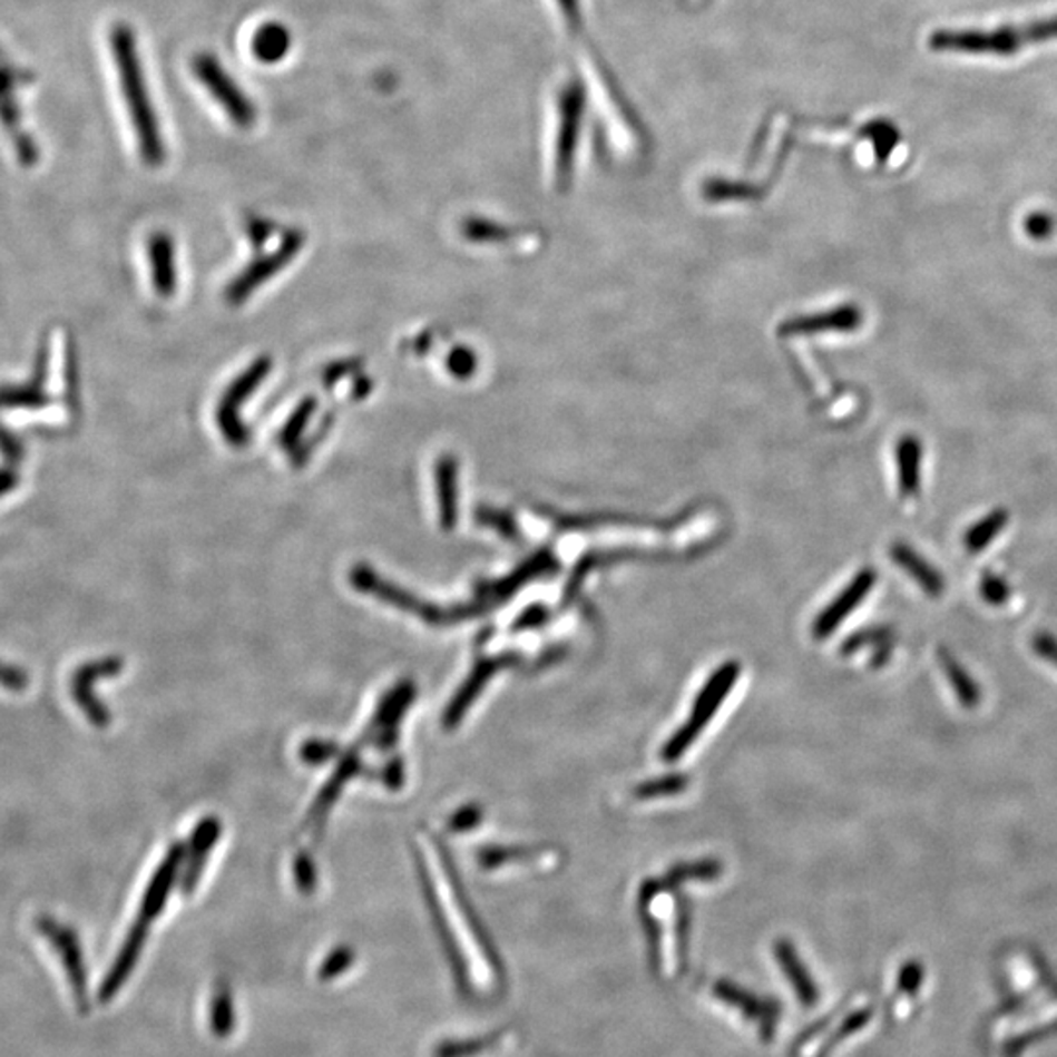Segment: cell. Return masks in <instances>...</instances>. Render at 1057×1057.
<instances>
[{"instance_id":"6da1fadb","label":"cell","mask_w":1057,"mask_h":1057,"mask_svg":"<svg viewBox=\"0 0 1057 1057\" xmlns=\"http://www.w3.org/2000/svg\"><path fill=\"white\" fill-rule=\"evenodd\" d=\"M110 51L114 65L120 79L121 97L128 108L131 128L138 138L141 159L157 167L165 162V141H163L162 124L155 112L154 100L147 89L146 74L139 57L138 36L131 26L126 22H116L110 28Z\"/></svg>"},{"instance_id":"7a4b0ae2","label":"cell","mask_w":1057,"mask_h":1057,"mask_svg":"<svg viewBox=\"0 0 1057 1057\" xmlns=\"http://www.w3.org/2000/svg\"><path fill=\"white\" fill-rule=\"evenodd\" d=\"M190 69L194 77L208 90L227 118L234 121L237 128L249 129L257 121V108L253 105L245 90L227 74L218 57L208 51L196 53L190 59Z\"/></svg>"},{"instance_id":"3957f363","label":"cell","mask_w":1057,"mask_h":1057,"mask_svg":"<svg viewBox=\"0 0 1057 1057\" xmlns=\"http://www.w3.org/2000/svg\"><path fill=\"white\" fill-rule=\"evenodd\" d=\"M738 672H741L738 664L728 663L725 664V666H721V668L711 676L709 682L703 687L702 694L695 699L694 711H692V715L687 718L686 725L682 726L679 731H676V735L672 736L671 743L664 746V760H668V762L678 760L679 756L694 744L695 738L699 736L705 725L709 723V718L715 715L718 705L723 703L728 692L735 686Z\"/></svg>"},{"instance_id":"277c9868","label":"cell","mask_w":1057,"mask_h":1057,"mask_svg":"<svg viewBox=\"0 0 1057 1057\" xmlns=\"http://www.w3.org/2000/svg\"><path fill=\"white\" fill-rule=\"evenodd\" d=\"M929 46L932 51L1009 57L1025 40L1020 26H1002L997 30H938L930 36Z\"/></svg>"},{"instance_id":"5b68a950","label":"cell","mask_w":1057,"mask_h":1057,"mask_svg":"<svg viewBox=\"0 0 1057 1057\" xmlns=\"http://www.w3.org/2000/svg\"><path fill=\"white\" fill-rule=\"evenodd\" d=\"M38 930L48 938L49 945L56 948L61 956L65 973L74 987L75 999L79 1002L82 1012L89 1010V987H87V968L82 960L81 942L74 929L63 927L61 922L41 917L38 919Z\"/></svg>"},{"instance_id":"8992f818","label":"cell","mask_w":1057,"mask_h":1057,"mask_svg":"<svg viewBox=\"0 0 1057 1057\" xmlns=\"http://www.w3.org/2000/svg\"><path fill=\"white\" fill-rule=\"evenodd\" d=\"M121 668H124L121 658L110 656V658H102V660H95V663L82 664L81 668L75 671L74 679H71V694H74L75 703L89 717L90 723L98 726V728L110 725V711L106 709L105 703L100 702L95 695L92 684L97 679L112 678L116 674H120Z\"/></svg>"},{"instance_id":"52a82bcc","label":"cell","mask_w":1057,"mask_h":1057,"mask_svg":"<svg viewBox=\"0 0 1057 1057\" xmlns=\"http://www.w3.org/2000/svg\"><path fill=\"white\" fill-rule=\"evenodd\" d=\"M147 932H149V922L138 919V922L129 930L118 958L114 960L112 968L106 973L105 981L98 989V1001H112L114 995H118L124 983L128 981L146 945Z\"/></svg>"},{"instance_id":"ba28073f","label":"cell","mask_w":1057,"mask_h":1057,"mask_svg":"<svg viewBox=\"0 0 1057 1057\" xmlns=\"http://www.w3.org/2000/svg\"><path fill=\"white\" fill-rule=\"evenodd\" d=\"M875 580H878V576H875L872 568H865V570L858 574L854 580L848 584L846 589L840 594L839 598L834 599L831 606L826 607L823 614L816 617L815 629H813L815 630V637L824 638L834 633L840 623L844 622L848 615L852 614L855 607L864 601L865 596L875 586Z\"/></svg>"},{"instance_id":"9c48e42d","label":"cell","mask_w":1057,"mask_h":1057,"mask_svg":"<svg viewBox=\"0 0 1057 1057\" xmlns=\"http://www.w3.org/2000/svg\"><path fill=\"white\" fill-rule=\"evenodd\" d=\"M864 322L862 310L852 304L834 307L824 314L805 315V317H795L782 325L780 333L782 335H815V333L829 332H855Z\"/></svg>"},{"instance_id":"30bf717a","label":"cell","mask_w":1057,"mask_h":1057,"mask_svg":"<svg viewBox=\"0 0 1057 1057\" xmlns=\"http://www.w3.org/2000/svg\"><path fill=\"white\" fill-rule=\"evenodd\" d=\"M46 376H48V349L41 348L36 356L32 379L17 386L0 388V408L9 410H43L51 404V398L46 392Z\"/></svg>"},{"instance_id":"8fae6325","label":"cell","mask_w":1057,"mask_h":1057,"mask_svg":"<svg viewBox=\"0 0 1057 1057\" xmlns=\"http://www.w3.org/2000/svg\"><path fill=\"white\" fill-rule=\"evenodd\" d=\"M891 558L895 560L899 568L911 576L912 580L919 584L920 588L929 594L930 598H940L946 588L945 576L938 572L929 560L920 557L917 550L909 547L907 542H895L891 547Z\"/></svg>"},{"instance_id":"7c38bea8","label":"cell","mask_w":1057,"mask_h":1057,"mask_svg":"<svg viewBox=\"0 0 1057 1057\" xmlns=\"http://www.w3.org/2000/svg\"><path fill=\"white\" fill-rule=\"evenodd\" d=\"M897 478L899 493L903 498H914L920 492V470H922V443L919 437L904 435L895 447Z\"/></svg>"},{"instance_id":"4fadbf2b","label":"cell","mask_w":1057,"mask_h":1057,"mask_svg":"<svg viewBox=\"0 0 1057 1057\" xmlns=\"http://www.w3.org/2000/svg\"><path fill=\"white\" fill-rule=\"evenodd\" d=\"M292 33L281 22H265L258 26L251 38V53L265 65H276L291 53Z\"/></svg>"},{"instance_id":"5bb4252c","label":"cell","mask_w":1057,"mask_h":1057,"mask_svg":"<svg viewBox=\"0 0 1057 1057\" xmlns=\"http://www.w3.org/2000/svg\"><path fill=\"white\" fill-rule=\"evenodd\" d=\"M178 862H180V848L175 846L170 850V854L167 855V860L163 862L162 868L155 873L151 885L147 888L146 897H144V901H141L139 919L146 920V922L151 924V920L162 912L163 904H165L167 897H169V889L170 885H173V880H175Z\"/></svg>"},{"instance_id":"9a60e30c","label":"cell","mask_w":1057,"mask_h":1057,"mask_svg":"<svg viewBox=\"0 0 1057 1057\" xmlns=\"http://www.w3.org/2000/svg\"><path fill=\"white\" fill-rule=\"evenodd\" d=\"M938 660H940V666L945 671V676L950 686H952L953 694L958 697V702L961 703V707L966 709H973L981 702V689L977 686L973 678L969 676L968 671L961 666L952 654L948 650H940L938 653Z\"/></svg>"},{"instance_id":"2e32d148","label":"cell","mask_w":1057,"mask_h":1057,"mask_svg":"<svg viewBox=\"0 0 1057 1057\" xmlns=\"http://www.w3.org/2000/svg\"><path fill=\"white\" fill-rule=\"evenodd\" d=\"M506 663H508V660H503V658H501V660H486V663L478 666L477 671L472 672V676H470L469 682H467V686L460 689V694L454 697V702H452L451 707L447 711L444 725L452 726L459 723L460 715L469 709L470 703L474 702V697L482 692L486 682L492 678L493 672L498 671V668Z\"/></svg>"},{"instance_id":"e0dca14e","label":"cell","mask_w":1057,"mask_h":1057,"mask_svg":"<svg viewBox=\"0 0 1057 1057\" xmlns=\"http://www.w3.org/2000/svg\"><path fill=\"white\" fill-rule=\"evenodd\" d=\"M1009 523V513L1007 509L997 508L989 511L983 519H979L969 527L963 537V545L971 555H977L987 549L991 542L1002 534V529Z\"/></svg>"},{"instance_id":"ac0fdd59","label":"cell","mask_w":1057,"mask_h":1057,"mask_svg":"<svg viewBox=\"0 0 1057 1057\" xmlns=\"http://www.w3.org/2000/svg\"><path fill=\"white\" fill-rule=\"evenodd\" d=\"M715 994L718 995V999L726 1001V1005H733L736 1009L743 1010L744 1015L751 1018L752 1022H756L760 1028L774 1025L772 1009L760 1005L762 1001H756L751 995L736 989L735 985H717Z\"/></svg>"},{"instance_id":"d6986e66","label":"cell","mask_w":1057,"mask_h":1057,"mask_svg":"<svg viewBox=\"0 0 1057 1057\" xmlns=\"http://www.w3.org/2000/svg\"><path fill=\"white\" fill-rule=\"evenodd\" d=\"M235 1028V1007L232 991L226 985H218L216 991L212 995L211 1001V1030L216 1038L224 1040L229 1038Z\"/></svg>"},{"instance_id":"ffe728a7","label":"cell","mask_w":1057,"mask_h":1057,"mask_svg":"<svg viewBox=\"0 0 1057 1057\" xmlns=\"http://www.w3.org/2000/svg\"><path fill=\"white\" fill-rule=\"evenodd\" d=\"M775 953H777V960L782 963L785 976L790 977L791 983L795 985V991L800 995L801 1001H805L803 1005H808V1001H813V999H815V987L811 983L805 968L801 966L800 958H797V953L793 950V946L787 945V942H780L777 948H775Z\"/></svg>"},{"instance_id":"44dd1931","label":"cell","mask_w":1057,"mask_h":1057,"mask_svg":"<svg viewBox=\"0 0 1057 1057\" xmlns=\"http://www.w3.org/2000/svg\"><path fill=\"white\" fill-rule=\"evenodd\" d=\"M500 1041V1034L485 1036V1038H467V1040H443L437 1044L433 1057H474L485 1054Z\"/></svg>"},{"instance_id":"7402d4cb","label":"cell","mask_w":1057,"mask_h":1057,"mask_svg":"<svg viewBox=\"0 0 1057 1057\" xmlns=\"http://www.w3.org/2000/svg\"><path fill=\"white\" fill-rule=\"evenodd\" d=\"M718 873H721V865L713 862V860H705V862H697V864H682L672 868V872L666 875L664 883L672 888V885H678L684 881L715 880Z\"/></svg>"},{"instance_id":"603a6c76","label":"cell","mask_w":1057,"mask_h":1057,"mask_svg":"<svg viewBox=\"0 0 1057 1057\" xmlns=\"http://www.w3.org/2000/svg\"><path fill=\"white\" fill-rule=\"evenodd\" d=\"M686 783L687 780L684 775H666V777H658V780H653V782H645L643 785H638L635 793H637L638 800H654V797L674 795V793L686 790Z\"/></svg>"},{"instance_id":"cb8c5ba5","label":"cell","mask_w":1057,"mask_h":1057,"mask_svg":"<svg viewBox=\"0 0 1057 1057\" xmlns=\"http://www.w3.org/2000/svg\"><path fill=\"white\" fill-rule=\"evenodd\" d=\"M355 963V952L348 948V946H340L335 948L325 960H323L322 966H320V971H317V977L322 981H330V979H335L340 977L349 966Z\"/></svg>"},{"instance_id":"d4e9b609","label":"cell","mask_w":1057,"mask_h":1057,"mask_svg":"<svg viewBox=\"0 0 1057 1057\" xmlns=\"http://www.w3.org/2000/svg\"><path fill=\"white\" fill-rule=\"evenodd\" d=\"M870 136L873 138V146H875V154L880 157V162H888L889 154L895 149L897 141H899V134L893 128V124H889V121L872 124Z\"/></svg>"},{"instance_id":"484cf974","label":"cell","mask_w":1057,"mask_h":1057,"mask_svg":"<svg viewBox=\"0 0 1057 1057\" xmlns=\"http://www.w3.org/2000/svg\"><path fill=\"white\" fill-rule=\"evenodd\" d=\"M979 591L989 606H1002L1010 599L1009 584L997 574H985L979 581Z\"/></svg>"},{"instance_id":"4316f807","label":"cell","mask_w":1057,"mask_h":1057,"mask_svg":"<svg viewBox=\"0 0 1057 1057\" xmlns=\"http://www.w3.org/2000/svg\"><path fill=\"white\" fill-rule=\"evenodd\" d=\"M1020 32H1022L1025 43L1057 40V17L1044 18V20L1020 26Z\"/></svg>"},{"instance_id":"83f0119b","label":"cell","mask_w":1057,"mask_h":1057,"mask_svg":"<svg viewBox=\"0 0 1057 1057\" xmlns=\"http://www.w3.org/2000/svg\"><path fill=\"white\" fill-rule=\"evenodd\" d=\"M1056 229V219L1048 212H1032L1025 218V232L1036 242L1049 239Z\"/></svg>"},{"instance_id":"f1b7e54d","label":"cell","mask_w":1057,"mask_h":1057,"mask_svg":"<svg viewBox=\"0 0 1057 1057\" xmlns=\"http://www.w3.org/2000/svg\"><path fill=\"white\" fill-rule=\"evenodd\" d=\"M0 686L9 692H25L30 686V676L28 672L18 668L14 664H7L0 660Z\"/></svg>"},{"instance_id":"f546056e","label":"cell","mask_w":1057,"mask_h":1057,"mask_svg":"<svg viewBox=\"0 0 1057 1057\" xmlns=\"http://www.w3.org/2000/svg\"><path fill=\"white\" fill-rule=\"evenodd\" d=\"M25 452L22 441L0 423V454L12 464H18L25 460Z\"/></svg>"},{"instance_id":"4dcf8cb0","label":"cell","mask_w":1057,"mask_h":1057,"mask_svg":"<svg viewBox=\"0 0 1057 1057\" xmlns=\"http://www.w3.org/2000/svg\"><path fill=\"white\" fill-rule=\"evenodd\" d=\"M870 643H881V645H885V643H889V630H862V633H858L854 637L848 638L846 645L842 648V653H854V650H860L862 646L870 645Z\"/></svg>"},{"instance_id":"1f68e13d","label":"cell","mask_w":1057,"mask_h":1057,"mask_svg":"<svg viewBox=\"0 0 1057 1057\" xmlns=\"http://www.w3.org/2000/svg\"><path fill=\"white\" fill-rule=\"evenodd\" d=\"M1034 653L1044 658L1046 663L1057 666V638L1048 633H1038L1032 640Z\"/></svg>"},{"instance_id":"d6a6232c","label":"cell","mask_w":1057,"mask_h":1057,"mask_svg":"<svg viewBox=\"0 0 1057 1057\" xmlns=\"http://www.w3.org/2000/svg\"><path fill=\"white\" fill-rule=\"evenodd\" d=\"M478 821H480V809H462L459 815L452 819V829L454 831H469L470 826H474Z\"/></svg>"},{"instance_id":"836d02e7","label":"cell","mask_w":1057,"mask_h":1057,"mask_svg":"<svg viewBox=\"0 0 1057 1057\" xmlns=\"http://www.w3.org/2000/svg\"><path fill=\"white\" fill-rule=\"evenodd\" d=\"M545 619H547V609H545V607H531L529 611H525V614L519 617L517 629L537 627V625H541Z\"/></svg>"},{"instance_id":"e575fe53","label":"cell","mask_w":1057,"mask_h":1057,"mask_svg":"<svg viewBox=\"0 0 1057 1057\" xmlns=\"http://www.w3.org/2000/svg\"><path fill=\"white\" fill-rule=\"evenodd\" d=\"M20 485V474L14 469H0V498L17 490Z\"/></svg>"}]
</instances>
